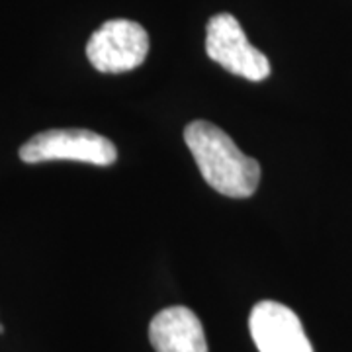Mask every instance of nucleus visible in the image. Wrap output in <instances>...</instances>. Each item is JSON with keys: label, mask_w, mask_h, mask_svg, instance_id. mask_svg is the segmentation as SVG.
<instances>
[{"label": "nucleus", "mask_w": 352, "mask_h": 352, "mask_svg": "<svg viewBox=\"0 0 352 352\" xmlns=\"http://www.w3.org/2000/svg\"><path fill=\"white\" fill-rule=\"evenodd\" d=\"M184 141L204 180L229 198H249L261 182V164L233 143L223 129L196 120L184 129Z\"/></svg>", "instance_id": "obj_1"}, {"label": "nucleus", "mask_w": 352, "mask_h": 352, "mask_svg": "<svg viewBox=\"0 0 352 352\" xmlns=\"http://www.w3.org/2000/svg\"><path fill=\"white\" fill-rule=\"evenodd\" d=\"M0 333H4V327H2V325H0Z\"/></svg>", "instance_id": "obj_7"}, {"label": "nucleus", "mask_w": 352, "mask_h": 352, "mask_svg": "<svg viewBox=\"0 0 352 352\" xmlns=\"http://www.w3.org/2000/svg\"><path fill=\"white\" fill-rule=\"evenodd\" d=\"M149 340L157 352H208V340L198 315L173 305L153 317Z\"/></svg>", "instance_id": "obj_6"}, {"label": "nucleus", "mask_w": 352, "mask_h": 352, "mask_svg": "<svg viewBox=\"0 0 352 352\" xmlns=\"http://www.w3.org/2000/svg\"><path fill=\"white\" fill-rule=\"evenodd\" d=\"M149 36L133 20H108L90 36L87 57L100 73H127L147 59Z\"/></svg>", "instance_id": "obj_3"}, {"label": "nucleus", "mask_w": 352, "mask_h": 352, "mask_svg": "<svg viewBox=\"0 0 352 352\" xmlns=\"http://www.w3.org/2000/svg\"><path fill=\"white\" fill-rule=\"evenodd\" d=\"M251 337L261 352H314L300 317L288 305L264 300L249 317Z\"/></svg>", "instance_id": "obj_5"}, {"label": "nucleus", "mask_w": 352, "mask_h": 352, "mask_svg": "<svg viewBox=\"0 0 352 352\" xmlns=\"http://www.w3.org/2000/svg\"><path fill=\"white\" fill-rule=\"evenodd\" d=\"M206 53L226 71L247 80L258 82L270 75L268 57L249 43L239 20L231 14H215L208 22Z\"/></svg>", "instance_id": "obj_4"}, {"label": "nucleus", "mask_w": 352, "mask_h": 352, "mask_svg": "<svg viewBox=\"0 0 352 352\" xmlns=\"http://www.w3.org/2000/svg\"><path fill=\"white\" fill-rule=\"evenodd\" d=\"M20 159L30 164L63 159L108 166L116 163L118 149L110 139L88 129H50L24 143Z\"/></svg>", "instance_id": "obj_2"}]
</instances>
